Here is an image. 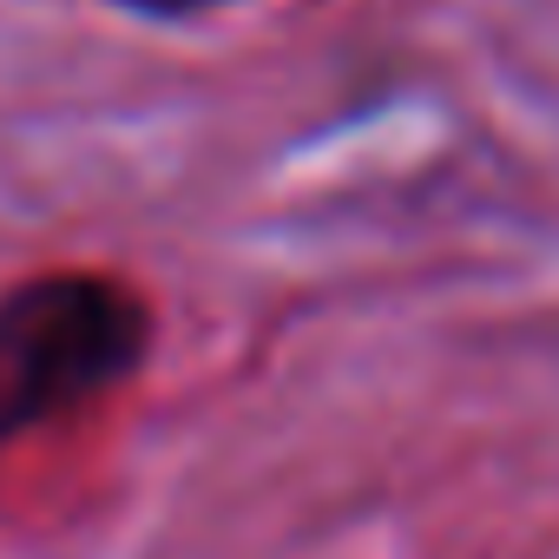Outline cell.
Returning <instances> with one entry per match:
<instances>
[{"label":"cell","mask_w":559,"mask_h":559,"mask_svg":"<svg viewBox=\"0 0 559 559\" xmlns=\"http://www.w3.org/2000/svg\"><path fill=\"white\" fill-rule=\"evenodd\" d=\"M152 343V310L126 276L47 270L0 297V441H21L112 395Z\"/></svg>","instance_id":"6da1fadb"},{"label":"cell","mask_w":559,"mask_h":559,"mask_svg":"<svg viewBox=\"0 0 559 559\" xmlns=\"http://www.w3.org/2000/svg\"><path fill=\"white\" fill-rule=\"evenodd\" d=\"M119 8L152 14V21H178V14H211V8H224V0H119Z\"/></svg>","instance_id":"7a4b0ae2"}]
</instances>
